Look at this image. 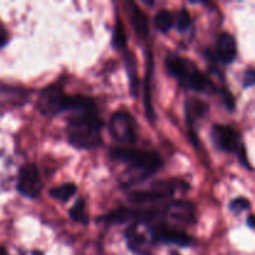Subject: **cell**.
Here are the masks:
<instances>
[{
    "label": "cell",
    "mask_w": 255,
    "mask_h": 255,
    "mask_svg": "<svg viewBox=\"0 0 255 255\" xmlns=\"http://www.w3.org/2000/svg\"><path fill=\"white\" fill-rule=\"evenodd\" d=\"M102 121L95 110L77 112L69 120L67 138L74 147L80 149H90L100 146Z\"/></svg>",
    "instance_id": "1"
},
{
    "label": "cell",
    "mask_w": 255,
    "mask_h": 255,
    "mask_svg": "<svg viewBox=\"0 0 255 255\" xmlns=\"http://www.w3.org/2000/svg\"><path fill=\"white\" fill-rule=\"evenodd\" d=\"M110 156L115 161L129 164L132 169L141 172L143 177H148L156 173L159 167L162 166L161 157L156 152L144 151V149L114 147L110 151Z\"/></svg>",
    "instance_id": "2"
},
{
    "label": "cell",
    "mask_w": 255,
    "mask_h": 255,
    "mask_svg": "<svg viewBox=\"0 0 255 255\" xmlns=\"http://www.w3.org/2000/svg\"><path fill=\"white\" fill-rule=\"evenodd\" d=\"M67 96L59 85H50L45 87L39 95L37 109L44 116L54 117L61 112L67 111Z\"/></svg>",
    "instance_id": "3"
},
{
    "label": "cell",
    "mask_w": 255,
    "mask_h": 255,
    "mask_svg": "<svg viewBox=\"0 0 255 255\" xmlns=\"http://www.w3.org/2000/svg\"><path fill=\"white\" fill-rule=\"evenodd\" d=\"M137 124L133 117L126 111L115 112L109 122L111 136L121 143H134L137 139Z\"/></svg>",
    "instance_id": "4"
},
{
    "label": "cell",
    "mask_w": 255,
    "mask_h": 255,
    "mask_svg": "<svg viewBox=\"0 0 255 255\" xmlns=\"http://www.w3.org/2000/svg\"><path fill=\"white\" fill-rule=\"evenodd\" d=\"M17 191L27 198H36L42 189V181L39 169L35 164L27 163L22 166L17 177Z\"/></svg>",
    "instance_id": "5"
},
{
    "label": "cell",
    "mask_w": 255,
    "mask_h": 255,
    "mask_svg": "<svg viewBox=\"0 0 255 255\" xmlns=\"http://www.w3.org/2000/svg\"><path fill=\"white\" fill-rule=\"evenodd\" d=\"M177 183L173 181L158 182L151 188V191L133 192L128 196V199L133 203H146V202L158 201V199L171 197L176 192Z\"/></svg>",
    "instance_id": "6"
},
{
    "label": "cell",
    "mask_w": 255,
    "mask_h": 255,
    "mask_svg": "<svg viewBox=\"0 0 255 255\" xmlns=\"http://www.w3.org/2000/svg\"><path fill=\"white\" fill-rule=\"evenodd\" d=\"M151 237L153 242L176 244V246L179 247H188L193 243V239L188 234L171 228L166 224H158V226L154 227L151 231Z\"/></svg>",
    "instance_id": "7"
},
{
    "label": "cell",
    "mask_w": 255,
    "mask_h": 255,
    "mask_svg": "<svg viewBox=\"0 0 255 255\" xmlns=\"http://www.w3.org/2000/svg\"><path fill=\"white\" fill-rule=\"evenodd\" d=\"M212 138L216 146L228 153L238 151L239 133L232 127L224 125H216L212 129Z\"/></svg>",
    "instance_id": "8"
},
{
    "label": "cell",
    "mask_w": 255,
    "mask_h": 255,
    "mask_svg": "<svg viewBox=\"0 0 255 255\" xmlns=\"http://www.w3.org/2000/svg\"><path fill=\"white\" fill-rule=\"evenodd\" d=\"M156 216V212L151 211H141V209H127L121 208L112 211L111 213L106 214L102 218H100V222H106V223L120 224L129 221V219H136V221H152Z\"/></svg>",
    "instance_id": "9"
},
{
    "label": "cell",
    "mask_w": 255,
    "mask_h": 255,
    "mask_svg": "<svg viewBox=\"0 0 255 255\" xmlns=\"http://www.w3.org/2000/svg\"><path fill=\"white\" fill-rule=\"evenodd\" d=\"M166 216L173 223L189 224L194 219L193 206L189 202L178 201L167 207Z\"/></svg>",
    "instance_id": "10"
},
{
    "label": "cell",
    "mask_w": 255,
    "mask_h": 255,
    "mask_svg": "<svg viewBox=\"0 0 255 255\" xmlns=\"http://www.w3.org/2000/svg\"><path fill=\"white\" fill-rule=\"evenodd\" d=\"M166 66L169 74L176 77V79H178L182 85L188 79L189 75L197 69L191 61L178 56V55H172V56L167 57Z\"/></svg>",
    "instance_id": "11"
},
{
    "label": "cell",
    "mask_w": 255,
    "mask_h": 255,
    "mask_svg": "<svg viewBox=\"0 0 255 255\" xmlns=\"http://www.w3.org/2000/svg\"><path fill=\"white\" fill-rule=\"evenodd\" d=\"M237 56V42L233 35L222 32L217 39V57L222 64H231Z\"/></svg>",
    "instance_id": "12"
},
{
    "label": "cell",
    "mask_w": 255,
    "mask_h": 255,
    "mask_svg": "<svg viewBox=\"0 0 255 255\" xmlns=\"http://www.w3.org/2000/svg\"><path fill=\"white\" fill-rule=\"evenodd\" d=\"M183 86L194 90V91H199V92L216 91V86L213 85V82H212L208 77L204 76V75L202 74L198 69H196L191 75H189L188 79L184 81Z\"/></svg>",
    "instance_id": "13"
},
{
    "label": "cell",
    "mask_w": 255,
    "mask_h": 255,
    "mask_svg": "<svg viewBox=\"0 0 255 255\" xmlns=\"http://www.w3.org/2000/svg\"><path fill=\"white\" fill-rule=\"evenodd\" d=\"M131 22L133 25V29L136 34L139 37H146L148 35V22H147V17L144 16L143 12L138 9L134 4H131Z\"/></svg>",
    "instance_id": "14"
},
{
    "label": "cell",
    "mask_w": 255,
    "mask_h": 255,
    "mask_svg": "<svg viewBox=\"0 0 255 255\" xmlns=\"http://www.w3.org/2000/svg\"><path fill=\"white\" fill-rule=\"evenodd\" d=\"M208 111V105L204 104L201 100L191 99L188 102H187V120H188L189 125L192 126V122L194 121L198 117L203 116L206 112Z\"/></svg>",
    "instance_id": "15"
},
{
    "label": "cell",
    "mask_w": 255,
    "mask_h": 255,
    "mask_svg": "<svg viewBox=\"0 0 255 255\" xmlns=\"http://www.w3.org/2000/svg\"><path fill=\"white\" fill-rule=\"evenodd\" d=\"M77 188L74 183H65L61 184L59 187H54V188L50 189L49 194L54 199L60 202H67L71 197L75 196Z\"/></svg>",
    "instance_id": "16"
},
{
    "label": "cell",
    "mask_w": 255,
    "mask_h": 255,
    "mask_svg": "<svg viewBox=\"0 0 255 255\" xmlns=\"http://www.w3.org/2000/svg\"><path fill=\"white\" fill-rule=\"evenodd\" d=\"M173 15L171 14V11H168L166 9H162L154 16V26L162 32L169 31L172 29V26H173Z\"/></svg>",
    "instance_id": "17"
},
{
    "label": "cell",
    "mask_w": 255,
    "mask_h": 255,
    "mask_svg": "<svg viewBox=\"0 0 255 255\" xmlns=\"http://www.w3.org/2000/svg\"><path fill=\"white\" fill-rule=\"evenodd\" d=\"M127 242H128V247L131 248V251L139 254L143 253V248L147 242L146 237L134 231V228H131L127 233Z\"/></svg>",
    "instance_id": "18"
},
{
    "label": "cell",
    "mask_w": 255,
    "mask_h": 255,
    "mask_svg": "<svg viewBox=\"0 0 255 255\" xmlns=\"http://www.w3.org/2000/svg\"><path fill=\"white\" fill-rule=\"evenodd\" d=\"M70 217H71L74 221L79 222V223H82V224L89 223V216H87L86 211H85L84 199H79V201L74 204V207L70 209Z\"/></svg>",
    "instance_id": "19"
},
{
    "label": "cell",
    "mask_w": 255,
    "mask_h": 255,
    "mask_svg": "<svg viewBox=\"0 0 255 255\" xmlns=\"http://www.w3.org/2000/svg\"><path fill=\"white\" fill-rule=\"evenodd\" d=\"M112 44H114V46L116 47V49H125V47H126V35H125L124 26H122V22L120 19H117L116 25H115Z\"/></svg>",
    "instance_id": "20"
},
{
    "label": "cell",
    "mask_w": 255,
    "mask_h": 255,
    "mask_svg": "<svg viewBox=\"0 0 255 255\" xmlns=\"http://www.w3.org/2000/svg\"><path fill=\"white\" fill-rule=\"evenodd\" d=\"M192 24V17L191 14L188 12V10L181 9L177 14V27H178L179 31H186Z\"/></svg>",
    "instance_id": "21"
},
{
    "label": "cell",
    "mask_w": 255,
    "mask_h": 255,
    "mask_svg": "<svg viewBox=\"0 0 255 255\" xmlns=\"http://www.w3.org/2000/svg\"><path fill=\"white\" fill-rule=\"evenodd\" d=\"M251 207V202L247 198H236L234 201H232V203L229 204V208L233 213L239 214L243 211H247Z\"/></svg>",
    "instance_id": "22"
},
{
    "label": "cell",
    "mask_w": 255,
    "mask_h": 255,
    "mask_svg": "<svg viewBox=\"0 0 255 255\" xmlns=\"http://www.w3.org/2000/svg\"><path fill=\"white\" fill-rule=\"evenodd\" d=\"M255 85V70L254 69H248L244 72L243 77V86L244 87H251Z\"/></svg>",
    "instance_id": "23"
},
{
    "label": "cell",
    "mask_w": 255,
    "mask_h": 255,
    "mask_svg": "<svg viewBox=\"0 0 255 255\" xmlns=\"http://www.w3.org/2000/svg\"><path fill=\"white\" fill-rule=\"evenodd\" d=\"M222 92H223V101H224V104H226L227 109H228L229 111H233L234 106H236V104H234L233 95H232L229 91H227L226 89H224Z\"/></svg>",
    "instance_id": "24"
},
{
    "label": "cell",
    "mask_w": 255,
    "mask_h": 255,
    "mask_svg": "<svg viewBox=\"0 0 255 255\" xmlns=\"http://www.w3.org/2000/svg\"><path fill=\"white\" fill-rule=\"evenodd\" d=\"M6 42H7V32L6 30H5V27L0 24V49H1L2 46H5Z\"/></svg>",
    "instance_id": "25"
},
{
    "label": "cell",
    "mask_w": 255,
    "mask_h": 255,
    "mask_svg": "<svg viewBox=\"0 0 255 255\" xmlns=\"http://www.w3.org/2000/svg\"><path fill=\"white\" fill-rule=\"evenodd\" d=\"M247 224L251 228H255V216H249L248 219H247Z\"/></svg>",
    "instance_id": "26"
},
{
    "label": "cell",
    "mask_w": 255,
    "mask_h": 255,
    "mask_svg": "<svg viewBox=\"0 0 255 255\" xmlns=\"http://www.w3.org/2000/svg\"><path fill=\"white\" fill-rule=\"evenodd\" d=\"M0 255H7L6 251H5V249L2 248V247H0Z\"/></svg>",
    "instance_id": "27"
},
{
    "label": "cell",
    "mask_w": 255,
    "mask_h": 255,
    "mask_svg": "<svg viewBox=\"0 0 255 255\" xmlns=\"http://www.w3.org/2000/svg\"><path fill=\"white\" fill-rule=\"evenodd\" d=\"M34 255H42L41 253H34Z\"/></svg>",
    "instance_id": "28"
},
{
    "label": "cell",
    "mask_w": 255,
    "mask_h": 255,
    "mask_svg": "<svg viewBox=\"0 0 255 255\" xmlns=\"http://www.w3.org/2000/svg\"><path fill=\"white\" fill-rule=\"evenodd\" d=\"M174 255H176V254H174Z\"/></svg>",
    "instance_id": "29"
}]
</instances>
